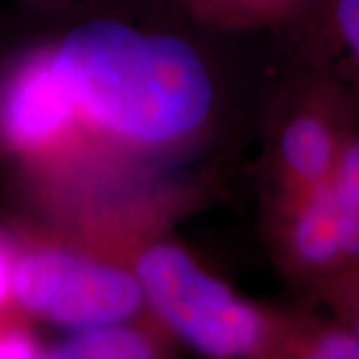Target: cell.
<instances>
[{
	"mask_svg": "<svg viewBox=\"0 0 359 359\" xmlns=\"http://www.w3.org/2000/svg\"><path fill=\"white\" fill-rule=\"evenodd\" d=\"M302 22L309 60L327 68L359 98V0H320Z\"/></svg>",
	"mask_w": 359,
	"mask_h": 359,
	"instance_id": "6",
	"label": "cell"
},
{
	"mask_svg": "<svg viewBox=\"0 0 359 359\" xmlns=\"http://www.w3.org/2000/svg\"><path fill=\"white\" fill-rule=\"evenodd\" d=\"M50 50L82 124L124 148L174 150L214 114L210 68L178 34L92 18L68 28Z\"/></svg>",
	"mask_w": 359,
	"mask_h": 359,
	"instance_id": "1",
	"label": "cell"
},
{
	"mask_svg": "<svg viewBox=\"0 0 359 359\" xmlns=\"http://www.w3.org/2000/svg\"><path fill=\"white\" fill-rule=\"evenodd\" d=\"M44 358V347L26 330V325L0 316V359Z\"/></svg>",
	"mask_w": 359,
	"mask_h": 359,
	"instance_id": "10",
	"label": "cell"
},
{
	"mask_svg": "<svg viewBox=\"0 0 359 359\" xmlns=\"http://www.w3.org/2000/svg\"><path fill=\"white\" fill-rule=\"evenodd\" d=\"M158 353L160 347L154 337L130 321L68 332L60 341L44 349V358L60 359H146Z\"/></svg>",
	"mask_w": 359,
	"mask_h": 359,
	"instance_id": "8",
	"label": "cell"
},
{
	"mask_svg": "<svg viewBox=\"0 0 359 359\" xmlns=\"http://www.w3.org/2000/svg\"><path fill=\"white\" fill-rule=\"evenodd\" d=\"M16 248L13 240L0 236V316L8 311V306L14 304V262H16Z\"/></svg>",
	"mask_w": 359,
	"mask_h": 359,
	"instance_id": "11",
	"label": "cell"
},
{
	"mask_svg": "<svg viewBox=\"0 0 359 359\" xmlns=\"http://www.w3.org/2000/svg\"><path fill=\"white\" fill-rule=\"evenodd\" d=\"M335 316L344 320L355 332L359 339V283L335 304Z\"/></svg>",
	"mask_w": 359,
	"mask_h": 359,
	"instance_id": "12",
	"label": "cell"
},
{
	"mask_svg": "<svg viewBox=\"0 0 359 359\" xmlns=\"http://www.w3.org/2000/svg\"><path fill=\"white\" fill-rule=\"evenodd\" d=\"M14 306L68 332L132 321L146 306L134 269L52 242L16 248Z\"/></svg>",
	"mask_w": 359,
	"mask_h": 359,
	"instance_id": "3",
	"label": "cell"
},
{
	"mask_svg": "<svg viewBox=\"0 0 359 359\" xmlns=\"http://www.w3.org/2000/svg\"><path fill=\"white\" fill-rule=\"evenodd\" d=\"M320 0H180L192 18L218 28L302 22Z\"/></svg>",
	"mask_w": 359,
	"mask_h": 359,
	"instance_id": "9",
	"label": "cell"
},
{
	"mask_svg": "<svg viewBox=\"0 0 359 359\" xmlns=\"http://www.w3.org/2000/svg\"><path fill=\"white\" fill-rule=\"evenodd\" d=\"M132 269L146 306L196 351L219 359L257 358L269 351L295 358L306 320L269 318L202 268L182 245H146Z\"/></svg>",
	"mask_w": 359,
	"mask_h": 359,
	"instance_id": "2",
	"label": "cell"
},
{
	"mask_svg": "<svg viewBox=\"0 0 359 359\" xmlns=\"http://www.w3.org/2000/svg\"><path fill=\"white\" fill-rule=\"evenodd\" d=\"M80 124L76 100L50 48L14 66L0 86V140L16 154L30 160L54 154Z\"/></svg>",
	"mask_w": 359,
	"mask_h": 359,
	"instance_id": "5",
	"label": "cell"
},
{
	"mask_svg": "<svg viewBox=\"0 0 359 359\" xmlns=\"http://www.w3.org/2000/svg\"><path fill=\"white\" fill-rule=\"evenodd\" d=\"M306 65L273 130V202L330 184L349 126V90L327 68L309 58Z\"/></svg>",
	"mask_w": 359,
	"mask_h": 359,
	"instance_id": "4",
	"label": "cell"
},
{
	"mask_svg": "<svg viewBox=\"0 0 359 359\" xmlns=\"http://www.w3.org/2000/svg\"><path fill=\"white\" fill-rule=\"evenodd\" d=\"M330 192L334 200L346 264L341 290L330 304L335 308V304L359 283V98L355 94H351L349 126L334 176L330 180Z\"/></svg>",
	"mask_w": 359,
	"mask_h": 359,
	"instance_id": "7",
	"label": "cell"
}]
</instances>
